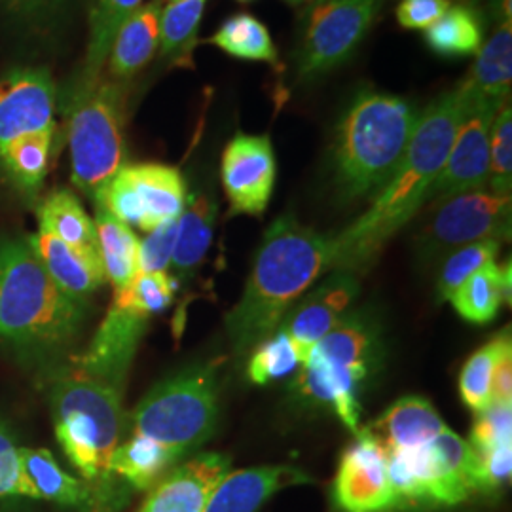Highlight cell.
Wrapping results in <instances>:
<instances>
[{
    "label": "cell",
    "mask_w": 512,
    "mask_h": 512,
    "mask_svg": "<svg viewBox=\"0 0 512 512\" xmlns=\"http://www.w3.org/2000/svg\"><path fill=\"white\" fill-rule=\"evenodd\" d=\"M55 84L46 69H16L0 78V150L19 137L55 131Z\"/></svg>",
    "instance_id": "obj_17"
},
{
    "label": "cell",
    "mask_w": 512,
    "mask_h": 512,
    "mask_svg": "<svg viewBox=\"0 0 512 512\" xmlns=\"http://www.w3.org/2000/svg\"><path fill=\"white\" fill-rule=\"evenodd\" d=\"M207 42L241 61L279 65V54L268 27L249 12L226 19Z\"/></svg>",
    "instance_id": "obj_33"
},
{
    "label": "cell",
    "mask_w": 512,
    "mask_h": 512,
    "mask_svg": "<svg viewBox=\"0 0 512 512\" xmlns=\"http://www.w3.org/2000/svg\"><path fill=\"white\" fill-rule=\"evenodd\" d=\"M238 2H253V0H238Z\"/></svg>",
    "instance_id": "obj_50"
},
{
    "label": "cell",
    "mask_w": 512,
    "mask_h": 512,
    "mask_svg": "<svg viewBox=\"0 0 512 512\" xmlns=\"http://www.w3.org/2000/svg\"><path fill=\"white\" fill-rule=\"evenodd\" d=\"M511 222V196L473 190L439 200L416 234V253L423 264H435L476 241L503 243L511 239Z\"/></svg>",
    "instance_id": "obj_10"
},
{
    "label": "cell",
    "mask_w": 512,
    "mask_h": 512,
    "mask_svg": "<svg viewBox=\"0 0 512 512\" xmlns=\"http://www.w3.org/2000/svg\"><path fill=\"white\" fill-rule=\"evenodd\" d=\"M332 497L342 512L395 511L385 452L365 427L340 458Z\"/></svg>",
    "instance_id": "obj_15"
},
{
    "label": "cell",
    "mask_w": 512,
    "mask_h": 512,
    "mask_svg": "<svg viewBox=\"0 0 512 512\" xmlns=\"http://www.w3.org/2000/svg\"><path fill=\"white\" fill-rule=\"evenodd\" d=\"M148 317L112 300L88 351L78 359V370L122 391L131 361L147 329Z\"/></svg>",
    "instance_id": "obj_18"
},
{
    "label": "cell",
    "mask_w": 512,
    "mask_h": 512,
    "mask_svg": "<svg viewBox=\"0 0 512 512\" xmlns=\"http://www.w3.org/2000/svg\"><path fill=\"white\" fill-rule=\"evenodd\" d=\"M169 2H179V0H169Z\"/></svg>",
    "instance_id": "obj_51"
},
{
    "label": "cell",
    "mask_w": 512,
    "mask_h": 512,
    "mask_svg": "<svg viewBox=\"0 0 512 512\" xmlns=\"http://www.w3.org/2000/svg\"><path fill=\"white\" fill-rule=\"evenodd\" d=\"M384 342L376 319L366 311H348L319 340L300 366L291 391L306 406L330 408L355 435L361 429L359 391L382 365Z\"/></svg>",
    "instance_id": "obj_5"
},
{
    "label": "cell",
    "mask_w": 512,
    "mask_h": 512,
    "mask_svg": "<svg viewBox=\"0 0 512 512\" xmlns=\"http://www.w3.org/2000/svg\"><path fill=\"white\" fill-rule=\"evenodd\" d=\"M183 173L171 165H122L97 194V207L114 219L152 232L167 220L179 219L186 205Z\"/></svg>",
    "instance_id": "obj_12"
},
{
    "label": "cell",
    "mask_w": 512,
    "mask_h": 512,
    "mask_svg": "<svg viewBox=\"0 0 512 512\" xmlns=\"http://www.w3.org/2000/svg\"><path fill=\"white\" fill-rule=\"evenodd\" d=\"M84 306L63 293L27 241L0 243V340L27 349L73 342Z\"/></svg>",
    "instance_id": "obj_4"
},
{
    "label": "cell",
    "mask_w": 512,
    "mask_h": 512,
    "mask_svg": "<svg viewBox=\"0 0 512 512\" xmlns=\"http://www.w3.org/2000/svg\"><path fill=\"white\" fill-rule=\"evenodd\" d=\"M21 461L37 499H48L73 509L92 505V486L86 480L65 473L52 452L42 448H21Z\"/></svg>",
    "instance_id": "obj_27"
},
{
    "label": "cell",
    "mask_w": 512,
    "mask_h": 512,
    "mask_svg": "<svg viewBox=\"0 0 512 512\" xmlns=\"http://www.w3.org/2000/svg\"><path fill=\"white\" fill-rule=\"evenodd\" d=\"M141 4L143 0H90V38L80 84H90L101 76L118 29Z\"/></svg>",
    "instance_id": "obj_34"
},
{
    "label": "cell",
    "mask_w": 512,
    "mask_h": 512,
    "mask_svg": "<svg viewBox=\"0 0 512 512\" xmlns=\"http://www.w3.org/2000/svg\"><path fill=\"white\" fill-rule=\"evenodd\" d=\"M452 6V0H401L397 21L406 31H425Z\"/></svg>",
    "instance_id": "obj_45"
},
{
    "label": "cell",
    "mask_w": 512,
    "mask_h": 512,
    "mask_svg": "<svg viewBox=\"0 0 512 512\" xmlns=\"http://www.w3.org/2000/svg\"><path fill=\"white\" fill-rule=\"evenodd\" d=\"M332 270L330 238L304 226L294 215L270 224L256 251L245 291L226 315L230 346L238 359L279 329L285 315Z\"/></svg>",
    "instance_id": "obj_2"
},
{
    "label": "cell",
    "mask_w": 512,
    "mask_h": 512,
    "mask_svg": "<svg viewBox=\"0 0 512 512\" xmlns=\"http://www.w3.org/2000/svg\"><path fill=\"white\" fill-rule=\"evenodd\" d=\"M217 209L215 198L202 190L186 198L177 220V239L171 256V266L177 274H192L202 264L213 241Z\"/></svg>",
    "instance_id": "obj_25"
},
{
    "label": "cell",
    "mask_w": 512,
    "mask_h": 512,
    "mask_svg": "<svg viewBox=\"0 0 512 512\" xmlns=\"http://www.w3.org/2000/svg\"><path fill=\"white\" fill-rule=\"evenodd\" d=\"M475 452V450H473ZM512 471V444L475 452V480L478 492H494L509 482Z\"/></svg>",
    "instance_id": "obj_44"
},
{
    "label": "cell",
    "mask_w": 512,
    "mask_h": 512,
    "mask_svg": "<svg viewBox=\"0 0 512 512\" xmlns=\"http://www.w3.org/2000/svg\"><path fill=\"white\" fill-rule=\"evenodd\" d=\"M499 249H501V241L486 239V241L465 245L446 256L440 268L439 283H437L439 300H450V296L456 293L471 275L476 274L488 264H494L499 255Z\"/></svg>",
    "instance_id": "obj_38"
},
{
    "label": "cell",
    "mask_w": 512,
    "mask_h": 512,
    "mask_svg": "<svg viewBox=\"0 0 512 512\" xmlns=\"http://www.w3.org/2000/svg\"><path fill=\"white\" fill-rule=\"evenodd\" d=\"M310 476L293 465H262L228 473L213 490L203 512H256L272 495Z\"/></svg>",
    "instance_id": "obj_20"
},
{
    "label": "cell",
    "mask_w": 512,
    "mask_h": 512,
    "mask_svg": "<svg viewBox=\"0 0 512 512\" xmlns=\"http://www.w3.org/2000/svg\"><path fill=\"white\" fill-rule=\"evenodd\" d=\"M177 220H167L156 230L148 232L139 247V274L167 272L171 266L173 247L177 239Z\"/></svg>",
    "instance_id": "obj_42"
},
{
    "label": "cell",
    "mask_w": 512,
    "mask_h": 512,
    "mask_svg": "<svg viewBox=\"0 0 512 512\" xmlns=\"http://www.w3.org/2000/svg\"><path fill=\"white\" fill-rule=\"evenodd\" d=\"M177 289L179 281L165 272L137 274L128 287L114 293V300L129 310L150 317L171 306Z\"/></svg>",
    "instance_id": "obj_39"
},
{
    "label": "cell",
    "mask_w": 512,
    "mask_h": 512,
    "mask_svg": "<svg viewBox=\"0 0 512 512\" xmlns=\"http://www.w3.org/2000/svg\"><path fill=\"white\" fill-rule=\"evenodd\" d=\"M484 19L469 4L450 6L444 16L425 29V44L433 54L456 59L475 55L482 46Z\"/></svg>",
    "instance_id": "obj_32"
},
{
    "label": "cell",
    "mask_w": 512,
    "mask_h": 512,
    "mask_svg": "<svg viewBox=\"0 0 512 512\" xmlns=\"http://www.w3.org/2000/svg\"><path fill=\"white\" fill-rule=\"evenodd\" d=\"M490 14L497 23H503V21H511V0H492L490 4Z\"/></svg>",
    "instance_id": "obj_48"
},
{
    "label": "cell",
    "mask_w": 512,
    "mask_h": 512,
    "mask_svg": "<svg viewBox=\"0 0 512 512\" xmlns=\"http://www.w3.org/2000/svg\"><path fill=\"white\" fill-rule=\"evenodd\" d=\"M459 90L465 97V112L446 164L429 192L433 202L473 190H488L490 135L495 112L501 105L478 97L463 84H459Z\"/></svg>",
    "instance_id": "obj_13"
},
{
    "label": "cell",
    "mask_w": 512,
    "mask_h": 512,
    "mask_svg": "<svg viewBox=\"0 0 512 512\" xmlns=\"http://www.w3.org/2000/svg\"><path fill=\"white\" fill-rule=\"evenodd\" d=\"M469 444L475 452L512 444V404L492 403L476 414Z\"/></svg>",
    "instance_id": "obj_41"
},
{
    "label": "cell",
    "mask_w": 512,
    "mask_h": 512,
    "mask_svg": "<svg viewBox=\"0 0 512 512\" xmlns=\"http://www.w3.org/2000/svg\"><path fill=\"white\" fill-rule=\"evenodd\" d=\"M465 112V97L456 88L442 93L423 110L403 160L374 202L359 219L330 238L332 270L361 274L376 262L387 241L429 202Z\"/></svg>",
    "instance_id": "obj_1"
},
{
    "label": "cell",
    "mask_w": 512,
    "mask_h": 512,
    "mask_svg": "<svg viewBox=\"0 0 512 512\" xmlns=\"http://www.w3.org/2000/svg\"><path fill=\"white\" fill-rule=\"evenodd\" d=\"M395 511L444 509L475 495V452L450 427L429 442L385 452Z\"/></svg>",
    "instance_id": "obj_9"
},
{
    "label": "cell",
    "mask_w": 512,
    "mask_h": 512,
    "mask_svg": "<svg viewBox=\"0 0 512 512\" xmlns=\"http://www.w3.org/2000/svg\"><path fill=\"white\" fill-rule=\"evenodd\" d=\"M511 296V262L488 264L471 275L450 302L459 317L473 325H486L494 321L505 298Z\"/></svg>",
    "instance_id": "obj_26"
},
{
    "label": "cell",
    "mask_w": 512,
    "mask_h": 512,
    "mask_svg": "<svg viewBox=\"0 0 512 512\" xmlns=\"http://www.w3.org/2000/svg\"><path fill=\"white\" fill-rule=\"evenodd\" d=\"M55 285L74 300L84 302L107 281L101 256L71 247L44 228L27 239Z\"/></svg>",
    "instance_id": "obj_21"
},
{
    "label": "cell",
    "mask_w": 512,
    "mask_h": 512,
    "mask_svg": "<svg viewBox=\"0 0 512 512\" xmlns=\"http://www.w3.org/2000/svg\"><path fill=\"white\" fill-rule=\"evenodd\" d=\"M492 403L512 404V344L499 353L492 380Z\"/></svg>",
    "instance_id": "obj_46"
},
{
    "label": "cell",
    "mask_w": 512,
    "mask_h": 512,
    "mask_svg": "<svg viewBox=\"0 0 512 512\" xmlns=\"http://www.w3.org/2000/svg\"><path fill=\"white\" fill-rule=\"evenodd\" d=\"M357 294L359 275L346 270H330V275L311 287L285 315L279 329L293 338L302 365L311 348L344 319Z\"/></svg>",
    "instance_id": "obj_16"
},
{
    "label": "cell",
    "mask_w": 512,
    "mask_h": 512,
    "mask_svg": "<svg viewBox=\"0 0 512 512\" xmlns=\"http://www.w3.org/2000/svg\"><path fill=\"white\" fill-rule=\"evenodd\" d=\"M179 456L154 440L131 435L120 442L110 459V475L120 476L135 490L154 488L177 463Z\"/></svg>",
    "instance_id": "obj_28"
},
{
    "label": "cell",
    "mask_w": 512,
    "mask_h": 512,
    "mask_svg": "<svg viewBox=\"0 0 512 512\" xmlns=\"http://www.w3.org/2000/svg\"><path fill=\"white\" fill-rule=\"evenodd\" d=\"M217 365H198L148 391L131 416V435L154 440L179 458L213 437L219 418Z\"/></svg>",
    "instance_id": "obj_7"
},
{
    "label": "cell",
    "mask_w": 512,
    "mask_h": 512,
    "mask_svg": "<svg viewBox=\"0 0 512 512\" xmlns=\"http://www.w3.org/2000/svg\"><path fill=\"white\" fill-rule=\"evenodd\" d=\"M230 465L232 459L217 452L184 461L152 488L139 512H203Z\"/></svg>",
    "instance_id": "obj_19"
},
{
    "label": "cell",
    "mask_w": 512,
    "mask_h": 512,
    "mask_svg": "<svg viewBox=\"0 0 512 512\" xmlns=\"http://www.w3.org/2000/svg\"><path fill=\"white\" fill-rule=\"evenodd\" d=\"M50 406L55 437L74 469L90 486L107 480L124 429L122 391L76 368L55 382Z\"/></svg>",
    "instance_id": "obj_6"
},
{
    "label": "cell",
    "mask_w": 512,
    "mask_h": 512,
    "mask_svg": "<svg viewBox=\"0 0 512 512\" xmlns=\"http://www.w3.org/2000/svg\"><path fill=\"white\" fill-rule=\"evenodd\" d=\"M277 162L268 135L236 133L222 152L220 179L230 215L262 217L274 194Z\"/></svg>",
    "instance_id": "obj_14"
},
{
    "label": "cell",
    "mask_w": 512,
    "mask_h": 512,
    "mask_svg": "<svg viewBox=\"0 0 512 512\" xmlns=\"http://www.w3.org/2000/svg\"><path fill=\"white\" fill-rule=\"evenodd\" d=\"M420 112L408 99L365 88L344 110L332 143V177L344 202L374 198L403 160Z\"/></svg>",
    "instance_id": "obj_3"
},
{
    "label": "cell",
    "mask_w": 512,
    "mask_h": 512,
    "mask_svg": "<svg viewBox=\"0 0 512 512\" xmlns=\"http://www.w3.org/2000/svg\"><path fill=\"white\" fill-rule=\"evenodd\" d=\"M4 6L19 18L42 19L63 8L67 0H2Z\"/></svg>",
    "instance_id": "obj_47"
},
{
    "label": "cell",
    "mask_w": 512,
    "mask_h": 512,
    "mask_svg": "<svg viewBox=\"0 0 512 512\" xmlns=\"http://www.w3.org/2000/svg\"><path fill=\"white\" fill-rule=\"evenodd\" d=\"M448 425L437 408L423 397H404L391 404L378 420L365 429L384 452L412 448L435 439Z\"/></svg>",
    "instance_id": "obj_23"
},
{
    "label": "cell",
    "mask_w": 512,
    "mask_h": 512,
    "mask_svg": "<svg viewBox=\"0 0 512 512\" xmlns=\"http://www.w3.org/2000/svg\"><path fill=\"white\" fill-rule=\"evenodd\" d=\"M160 14L162 0H150L122 23L107 57L112 80L126 82L152 61L160 46Z\"/></svg>",
    "instance_id": "obj_22"
},
{
    "label": "cell",
    "mask_w": 512,
    "mask_h": 512,
    "mask_svg": "<svg viewBox=\"0 0 512 512\" xmlns=\"http://www.w3.org/2000/svg\"><path fill=\"white\" fill-rule=\"evenodd\" d=\"M52 131L31 133L0 150V164L21 190L33 194L48 173L52 154Z\"/></svg>",
    "instance_id": "obj_35"
},
{
    "label": "cell",
    "mask_w": 512,
    "mask_h": 512,
    "mask_svg": "<svg viewBox=\"0 0 512 512\" xmlns=\"http://www.w3.org/2000/svg\"><path fill=\"white\" fill-rule=\"evenodd\" d=\"M512 188V109L505 101L494 116L490 135L488 190L497 196H511Z\"/></svg>",
    "instance_id": "obj_40"
},
{
    "label": "cell",
    "mask_w": 512,
    "mask_h": 512,
    "mask_svg": "<svg viewBox=\"0 0 512 512\" xmlns=\"http://www.w3.org/2000/svg\"><path fill=\"white\" fill-rule=\"evenodd\" d=\"M95 230L105 277L114 287V293L122 291L139 274L141 241L128 224L114 219L101 207L95 213Z\"/></svg>",
    "instance_id": "obj_29"
},
{
    "label": "cell",
    "mask_w": 512,
    "mask_h": 512,
    "mask_svg": "<svg viewBox=\"0 0 512 512\" xmlns=\"http://www.w3.org/2000/svg\"><path fill=\"white\" fill-rule=\"evenodd\" d=\"M302 366L293 338L283 329L262 340L247 357V378L255 385L281 380Z\"/></svg>",
    "instance_id": "obj_37"
},
{
    "label": "cell",
    "mask_w": 512,
    "mask_h": 512,
    "mask_svg": "<svg viewBox=\"0 0 512 512\" xmlns=\"http://www.w3.org/2000/svg\"><path fill=\"white\" fill-rule=\"evenodd\" d=\"M382 0H315L296 50L298 78L310 82L344 65L380 16Z\"/></svg>",
    "instance_id": "obj_11"
},
{
    "label": "cell",
    "mask_w": 512,
    "mask_h": 512,
    "mask_svg": "<svg viewBox=\"0 0 512 512\" xmlns=\"http://www.w3.org/2000/svg\"><path fill=\"white\" fill-rule=\"evenodd\" d=\"M287 4H291V6H304V4H311V2H315V0H285Z\"/></svg>",
    "instance_id": "obj_49"
},
{
    "label": "cell",
    "mask_w": 512,
    "mask_h": 512,
    "mask_svg": "<svg viewBox=\"0 0 512 512\" xmlns=\"http://www.w3.org/2000/svg\"><path fill=\"white\" fill-rule=\"evenodd\" d=\"M124 82L97 78L80 84L69 114L71 179L86 196L95 194L120 171L126 158Z\"/></svg>",
    "instance_id": "obj_8"
},
{
    "label": "cell",
    "mask_w": 512,
    "mask_h": 512,
    "mask_svg": "<svg viewBox=\"0 0 512 512\" xmlns=\"http://www.w3.org/2000/svg\"><path fill=\"white\" fill-rule=\"evenodd\" d=\"M207 0L169 2L160 14V57L169 67L194 69V50Z\"/></svg>",
    "instance_id": "obj_30"
},
{
    "label": "cell",
    "mask_w": 512,
    "mask_h": 512,
    "mask_svg": "<svg viewBox=\"0 0 512 512\" xmlns=\"http://www.w3.org/2000/svg\"><path fill=\"white\" fill-rule=\"evenodd\" d=\"M511 342V334L501 332L492 342L476 349L467 359L459 376V393L465 406L480 414L492 404V380L499 353Z\"/></svg>",
    "instance_id": "obj_36"
},
{
    "label": "cell",
    "mask_w": 512,
    "mask_h": 512,
    "mask_svg": "<svg viewBox=\"0 0 512 512\" xmlns=\"http://www.w3.org/2000/svg\"><path fill=\"white\" fill-rule=\"evenodd\" d=\"M512 82V23L497 25L494 35L476 52V61L469 76L461 82L478 97L503 105L511 97Z\"/></svg>",
    "instance_id": "obj_24"
},
{
    "label": "cell",
    "mask_w": 512,
    "mask_h": 512,
    "mask_svg": "<svg viewBox=\"0 0 512 512\" xmlns=\"http://www.w3.org/2000/svg\"><path fill=\"white\" fill-rule=\"evenodd\" d=\"M16 495L37 499V494L23 469L21 448L6 435V431L0 429V497Z\"/></svg>",
    "instance_id": "obj_43"
},
{
    "label": "cell",
    "mask_w": 512,
    "mask_h": 512,
    "mask_svg": "<svg viewBox=\"0 0 512 512\" xmlns=\"http://www.w3.org/2000/svg\"><path fill=\"white\" fill-rule=\"evenodd\" d=\"M38 226L86 253L99 255L97 230L82 203L69 190H55L38 207ZM101 256V255H99Z\"/></svg>",
    "instance_id": "obj_31"
}]
</instances>
